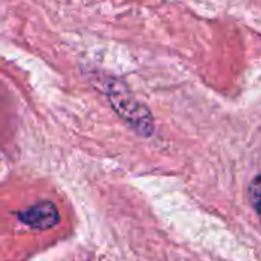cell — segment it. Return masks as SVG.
<instances>
[{
	"label": "cell",
	"mask_w": 261,
	"mask_h": 261,
	"mask_svg": "<svg viewBox=\"0 0 261 261\" xmlns=\"http://www.w3.org/2000/svg\"><path fill=\"white\" fill-rule=\"evenodd\" d=\"M249 202L261 219V174H258L249 185Z\"/></svg>",
	"instance_id": "cell-3"
},
{
	"label": "cell",
	"mask_w": 261,
	"mask_h": 261,
	"mask_svg": "<svg viewBox=\"0 0 261 261\" xmlns=\"http://www.w3.org/2000/svg\"><path fill=\"white\" fill-rule=\"evenodd\" d=\"M18 220L35 231H46L58 225L60 213L54 202L41 200L17 214Z\"/></svg>",
	"instance_id": "cell-2"
},
{
	"label": "cell",
	"mask_w": 261,
	"mask_h": 261,
	"mask_svg": "<svg viewBox=\"0 0 261 261\" xmlns=\"http://www.w3.org/2000/svg\"><path fill=\"white\" fill-rule=\"evenodd\" d=\"M95 84L106 93L113 110L141 136H151L154 132V121L150 110L138 101L130 90L116 78L106 75H95Z\"/></svg>",
	"instance_id": "cell-1"
}]
</instances>
